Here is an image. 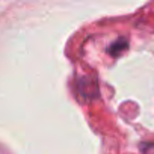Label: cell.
Masks as SVG:
<instances>
[{
  "mask_svg": "<svg viewBox=\"0 0 154 154\" xmlns=\"http://www.w3.org/2000/svg\"><path fill=\"white\" fill-rule=\"evenodd\" d=\"M143 149H145L146 154H154V143H152V145H146V146H143Z\"/></svg>",
  "mask_w": 154,
  "mask_h": 154,
  "instance_id": "6da1fadb",
  "label": "cell"
}]
</instances>
